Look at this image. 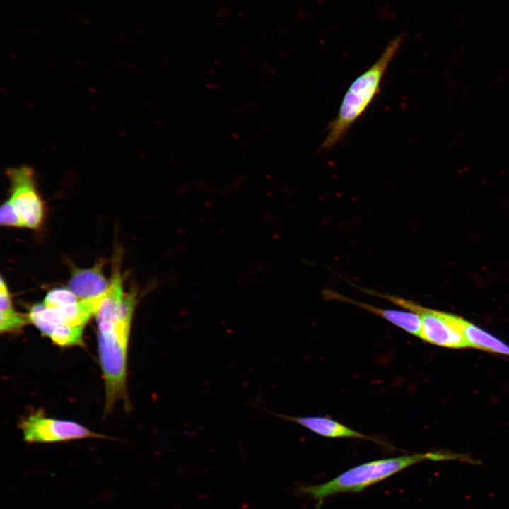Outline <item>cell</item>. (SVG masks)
<instances>
[{
  "label": "cell",
  "instance_id": "1",
  "mask_svg": "<svg viewBox=\"0 0 509 509\" xmlns=\"http://www.w3.org/2000/svg\"><path fill=\"white\" fill-rule=\"evenodd\" d=\"M122 278L119 264H115L110 287L95 314L99 360L105 387L106 414L119 400L128 403L127 350L136 293H124Z\"/></svg>",
  "mask_w": 509,
  "mask_h": 509
},
{
  "label": "cell",
  "instance_id": "10",
  "mask_svg": "<svg viewBox=\"0 0 509 509\" xmlns=\"http://www.w3.org/2000/svg\"><path fill=\"white\" fill-rule=\"evenodd\" d=\"M276 416L295 422L315 433L327 438L364 439L386 445L380 440L361 433L344 424L325 416H291L271 412Z\"/></svg>",
  "mask_w": 509,
  "mask_h": 509
},
{
  "label": "cell",
  "instance_id": "5",
  "mask_svg": "<svg viewBox=\"0 0 509 509\" xmlns=\"http://www.w3.org/2000/svg\"><path fill=\"white\" fill-rule=\"evenodd\" d=\"M6 174L10 182L9 199L23 228H39L43 221L44 204L37 190L35 170L24 165L8 168Z\"/></svg>",
  "mask_w": 509,
  "mask_h": 509
},
{
  "label": "cell",
  "instance_id": "7",
  "mask_svg": "<svg viewBox=\"0 0 509 509\" xmlns=\"http://www.w3.org/2000/svg\"><path fill=\"white\" fill-rule=\"evenodd\" d=\"M20 428L24 440L28 443H55L103 437L77 422L47 418L40 409L24 419Z\"/></svg>",
  "mask_w": 509,
  "mask_h": 509
},
{
  "label": "cell",
  "instance_id": "3",
  "mask_svg": "<svg viewBox=\"0 0 509 509\" xmlns=\"http://www.w3.org/2000/svg\"><path fill=\"white\" fill-rule=\"evenodd\" d=\"M439 460L440 452H435L374 460L351 468L326 483L303 486L300 491L318 501L320 505L322 501L329 496L361 491L413 464L425 460Z\"/></svg>",
  "mask_w": 509,
  "mask_h": 509
},
{
  "label": "cell",
  "instance_id": "2",
  "mask_svg": "<svg viewBox=\"0 0 509 509\" xmlns=\"http://www.w3.org/2000/svg\"><path fill=\"white\" fill-rule=\"evenodd\" d=\"M402 40L403 36L399 35L390 42L376 62L349 86L343 98L337 115L328 126V131L321 146V150H329L336 146L370 105L380 92L385 73L399 49Z\"/></svg>",
  "mask_w": 509,
  "mask_h": 509
},
{
  "label": "cell",
  "instance_id": "11",
  "mask_svg": "<svg viewBox=\"0 0 509 509\" xmlns=\"http://www.w3.org/2000/svg\"><path fill=\"white\" fill-rule=\"evenodd\" d=\"M462 329L468 347L509 356V346L492 334L465 320Z\"/></svg>",
  "mask_w": 509,
  "mask_h": 509
},
{
  "label": "cell",
  "instance_id": "4",
  "mask_svg": "<svg viewBox=\"0 0 509 509\" xmlns=\"http://www.w3.org/2000/svg\"><path fill=\"white\" fill-rule=\"evenodd\" d=\"M360 289L374 296L384 298L405 310L417 313L421 321V338L423 341L441 347L467 348L462 325L464 319L442 311L425 308L404 298L380 293L368 288Z\"/></svg>",
  "mask_w": 509,
  "mask_h": 509
},
{
  "label": "cell",
  "instance_id": "8",
  "mask_svg": "<svg viewBox=\"0 0 509 509\" xmlns=\"http://www.w3.org/2000/svg\"><path fill=\"white\" fill-rule=\"evenodd\" d=\"M323 297L326 300H334L344 303L355 305L373 314L382 317L394 326L404 331L421 338V321L419 315L412 311L405 310H398L394 309L381 308L371 305L359 302L345 296L337 291L327 289L322 292Z\"/></svg>",
  "mask_w": 509,
  "mask_h": 509
},
{
  "label": "cell",
  "instance_id": "6",
  "mask_svg": "<svg viewBox=\"0 0 509 509\" xmlns=\"http://www.w3.org/2000/svg\"><path fill=\"white\" fill-rule=\"evenodd\" d=\"M106 292L95 298L80 300L59 308H47L42 303L34 304L28 313L30 322L47 337L53 329L62 326L85 327L95 316Z\"/></svg>",
  "mask_w": 509,
  "mask_h": 509
},
{
  "label": "cell",
  "instance_id": "13",
  "mask_svg": "<svg viewBox=\"0 0 509 509\" xmlns=\"http://www.w3.org/2000/svg\"><path fill=\"white\" fill-rule=\"evenodd\" d=\"M80 300L68 288H56L50 290L45 297L42 303L50 308L74 304Z\"/></svg>",
  "mask_w": 509,
  "mask_h": 509
},
{
  "label": "cell",
  "instance_id": "14",
  "mask_svg": "<svg viewBox=\"0 0 509 509\" xmlns=\"http://www.w3.org/2000/svg\"><path fill=\"white\" fill-rule=\"evenodd\" d=\"M0 223L4 226L23 228L21 218L9 199L1 206Z\"/></svg>",
  "mask_w": 509,
  "mask_h": 509
},
{
  "label": "cell",
  "instance_id": "9",
  "mask_svg": "<svg viewBox=\"0 0 509 509\" xmlns=\"http://www.w3.org/2000/svg\"><path fill=\"white\" fill-rule=\"evenodd\" d=\"M104 264V261L101 260L87 269L72 267L68 288L79 300L93 299L102 296L110 285V279H107L103 271Z\"/></svg>",
  "mask_w": 509,
  "mask_h": 509
},
{
  "label": "cell",
  "instance_id": "12",
  "mask_svg": "<svg viewBox=\"0 0 509 509\" xmlns=\"http://www.w3.org/2000/svg\"><path fill=\"white\" fill-rule=\"evenodd\" d=\"M30 322L28 314L17 312L13 305L8 288L1 276L0 283V332H18Z\"/></svg>",
  "mask_w": 509,
  "mask_h": 509
}]
</instances>
